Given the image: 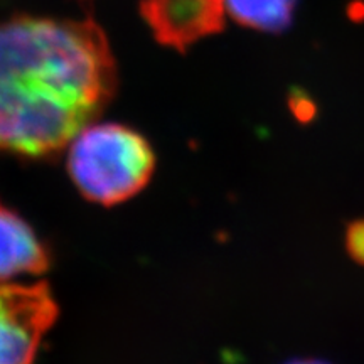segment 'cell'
I'll use <instances>...</instances> for the list:
<instances>
[{"label": "cell", "instance_id": "9c48e42d", "mask_svg": "<svg viewBox=\"0 0 364 364\" xmlns=\"http://www.w3.org/2000/svg\"><path fill=\"white\" fill-rule=\"evenodd\" d=\"M287 364H329L326 361H321V359H312V358H306V359H295V361H290Z\"/></svg>", "mask_w": 364, "mask_h": 364}, {"label": "cell", "instance_id": "277c9868", "mask_svg": "<svg viewBox=\"0 0 364 364\" xmlns=\"http://www.w3.org/2000/svg\"><path fill=\"white\" fill-rule=\"evenodd\" d=\"M140 14L162 46L188 51L225 29V0H142Z\"/></svg>", "mask_w": 364, "mask_h": 364}, {"label": "cell", "instance_id": "3957f363", "mask_svg": "<svg viewBox=\"0 0 364 364\" xmlns=\"http://www.w3.org/2000/svg\"><path fill=\"white\" fill-rule=\"evenodd\" d=\"M58 307L43 284H0V364H33Z\"/></svg>", "mask_w": 364, "mask_h": 364}, {"label": "cell", "instance_id": "6da1fadb", "mask_svg": "<svg viewBox=\"0 0 364 364\" xmlns=\"http://www.w3.org/2000/svg\"><path fill=\"white\" fill-rule=\"evenodd\" d=\"M115 88V58L95 21H0L2 150L58 152L103 112Z\"/></svg>", "mask_w": 364, "mask_h": 364}, {"label": "cell", "instance_id": "ba28073f", "mask_svg": "<svg viewBox=\"0 0 364 364\" xmlns=\"http://www.w3.org/2000/svg\"><path fill=\"white\" fill-rule=\"evenodd\" d=\"M344 248L354 263L364 267V218H358L346 225Z\"/></svg>", "mask_w": 364, "mask_h": 364}, {"label": "cell", "instance_id": "8992f818", "mask_svg": "<svg viewBox=\"0 0 364 364\" xmlns=\"http://www.w3.org/2000/svg\"><path fill=\"white\" fill-rule=\"evenodd\" d=\"M236 24L267 34H284L294 24L299 0H225Z\"/></svg>", "mask_w": 364, "mask_h": 364}, {"label": "cell", "instance_id": "5b68a950", "mask_svg": "<svg viewBox=\"0 0 364 364\" xmlns=\"http://www.w3.org/2000/svg\"><path fill=\"white\" fill-rule=\"evenodd\" d=\"M48 268V253L34 231L0 206V284L22 275H38Z\"/></svg>", "mask_w": 364, "mask_h": 364}, {"label": "cell", "instance_id": "7a4b0ae2", "mask_svg": "<svg viewBox=\"0 0 364 364\" xmlns=\"http://www.w3.org/2000/svg\"><path fill=\"white\" fill-rule=\"evenodd\" d=\"M156 159L147 140L118 124L86 125L70 142L68 169L93 203H124L142 191Z\"/></svg>", "mask_w": 364, "mask_h": 364}, {"label": "cell", "instance_id": "52a82bcc", "mask_svg": "<svg viewBox=\"0 0 364 364\" xmlns=\"http://www.w3.org/2000/svg\"><path fill=\"white\" fill-rule=\"evenodd\" d=\"M287 105H289V110L299 125H311L318 115L316 100L302 86H292L290 88L289 95H287Z\"/></svg>", "mask_w": 364, "mask_h": 364}]
</instances>
